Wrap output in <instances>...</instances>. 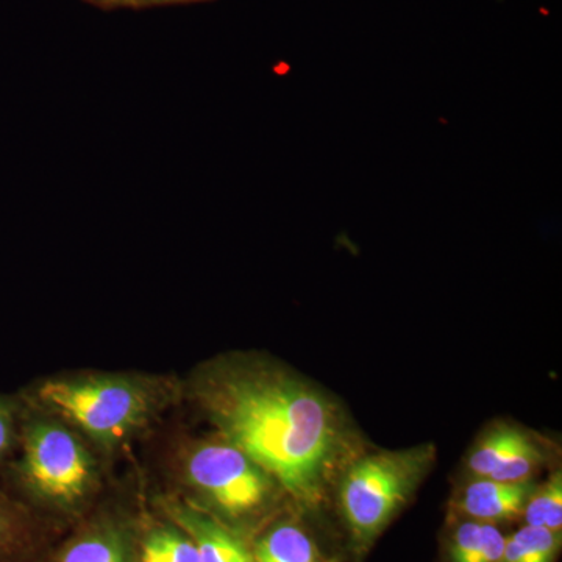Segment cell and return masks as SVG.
I'll use <instances>...</instances> for the list:
<instances>
[{
    "label": "cell",
    "mask_w": 562,
    "mask_h": 562,
    "mask_svg": "<svg viewBox=\"0 0 562 562\" xmlns=\"http://www.w3.org/2000/svg\"><path fill=\"white\" fill-rule=\"evenodd\" d=\"M94 2L102 3V5H120L124 0H94Z\"/></svg>",
    "instance_id": "ac0fdd59"
},
{
    "label": "cell",
    "mask_w": 562,
    "mask_h": 562,
    "mask_svg": "<svg viewBox=\"0 0 562 562\" xmlns=\"http://www.w3.org/2000/svg\"><path fill=\"white\" fill-rule=\"evenodd\" d=\"M171 2H188V0H124V5H143V3H171Z\"/></svg>",
    "instance_id": "e0dca14e"
},
{
    "label": "cell",
    "mask_w": 562,
    "mask_h": 562,
    "mask_svg": "<svg viewBox=\"0 0 562 562\" xmlns=\"http://www.w3.org/2000/svg\"><path fill=\"white\" fill-rule=\"evenodd\" d=\"M11 439V416L9 409L0 403V457L5 452Z\"/></svg>",
    "instance_id": "2e32d148"
},
{
    "label": "cell",
    "mask_w": 562,
    "mask_h": 562,
    "mask_svg": "<svg viewBox=\"0 0 562 562\" xmlns=\"http://www.w3.org/2000/svg\"><path fill=\"white\" fill-rule=\"evenodd\" d=\"M436 461V447L420 443L401 450L358 453L339 475V509L358 549H368L395 516Z\"/></svg>",
    "instance_id": "7a4b0ae2"
},
{
    "label": "cell",
    "mask_w": 562,
    "mask_h": 562,
    "mask_svg": "<svg viewBox=\"0 0 562 562\" xmlns=\"http://www.w3.org/2000/svg\"><path fill=\"white\" fill-rule=\"evenodd\" d=\"M41 398L66 419L103 442L117 441L138 427L147 413V395L122 379L52 380Z\"/></svg>",
    "instance_id": "3957f363"
},
{
    "label": "cell",
    "mask_w": 562,
    "mask_h": 562,
    "mask_svg": "<svg viewBox=\"0 0 562 562\" xmlns=\"http://www.w3.org/2000/svg\"><path fill=\"white\" fill-rule=\"evenodd\" d=\"M14 539H16V532H14L13 520L5 513L0 512V560L10 553Z\"/></svg>",
    "instance_id": "9a60e30c"
},
{
    "label": "cell",
    "mask_w": 562,
    "mask_h": 562,
    "mask_svg": "<svg viewBox=\"0 0 562 562\" xmlns=\"http://www.w3.org/2000/svg\"><path fill=\"white\" fill-rule=\"evenodd\" d=\"M224 441L241 450L306 509H319L357 457L341 406L302 376L269 366H233L203 391Z\"/></svg>",
    "instance_id": "6da1fadb"
},
{
    "label": "cell",
    "mask_w": 562,
    "mask_h": 562,
    "mask_svg": "<svg viewBox=\"0 0 562 562\" xmlns=\"http://www.w3.org/2000/svg\"><path fill=\"white\" fill-rule=\"evenodd\" d=\"M522 517L525 525L547 528L550 531L562 530V475L553 472L542 484H536Z\"/></svg>",
    "instance_id": "5bb4252c"
},
{
    "label": "cell",
    "mask_w": 562,
    "mask_h": 562,
    "mask_svg": "<svg viewBox=\"0 0 562 562\" xmlns=\"http://www.w3.org/2000/svg\"><path fill=\"white\" fill-rule=\"evenodd\" d=\"M139 562H201L198 547L179 525L151 528L140 543Z\"/></svg>",
    "instance_id": "4fadbf2b"
},
{
    "label": "cell",
    "mask_w": 562,
    "mask_h": 562,
    "mask_svg": "<svg viewBox=\"0 0 562 562\" xmlns=\"http://www.w3.org/2000/svg\"><path fill=\"white\" fill-rule=\"evenodd\" d=\"M506 536L497 525L464 519L449 541V562H498Z\"/></svg>",
    "instance_id": "30bf717a"
},
{
    "label": "cell",
    "mask_w": 562,
    "mask_h": 562,
    "mask_svg": "<svg viewBox=\"0 0 562 562\" xmlns=\"http://www.w3.org/2000/svg\"><path fill=\"white\" fill-rule=\"evenodd\" d=\"M91 458L65 428L38 424L25 443V475L33 490L57 503L83 497L91 482Z\"/></svg>",
    "instance_id": "5b68a950"
},
{
    "label": "cell",
    "mask_w": 562,
    "mask_h": 562,
    "mask_svg": "<svg viewBox=\"0 0 562 562\" xmlns=\"http://www.w3.org/2000/svg\"><path fill=\"white\" fill-rule=\"evenodd\" d=\"M255 562H322L319 547L301 525L280 522L255 543Z\"/></svg>",
    "instance_id": "9c48e42d"
},
{
    "label": "cell",
    "mask_w": 562,
    "mask_h": 562,
    "mask_svg": "<svg viewBox=\"0 0 562 562\" xmlns=\"http://www.w3.org/2000/svg\"><path fill=\"white\" fill-rule=\"evenodd\" d=\"M173 522L190 535L201 562H255L254 552L227 524L190 505L171 509Z\"/></svg>",
    "instance_id": "ba28073f"
},
{
    "label": "cell",
    "mask_w": 562,
    "mask_h": 562,
    "mask_svg": "<svg viewBox=\"0 0 562 562\" xmlns=\"http://www.w3.org/2000/svg\"><path fill=\"white\" fill-rule=\"evenodd\" d=\"M535 480L506 483L471 479L458 494L454 508L464 519L498 525L522 517L525 505L536 487Z\"/></svg>",
    "instance_id": "52a82bcc"
},
{
    "label": "cell",
    "mask_w": 562,
    "mask_h": 562,
    "mask_svg": "<svg viewBox=\"0 0 562 562\" xmlns=\"http://www.w3.org/2000/svg\"><path fill=\"white\" fill-rule=\"evenodd\" d=\"M55 562H135L124 532L99 527L70 541Z\"/></svg>",
    "instance_id": "8fae6325"
},
{
    "label": "cell",
    "mask_w": 562,
    "mask_h": 562,
    "mask_svg": "<svg viewBox=\"0 0 562 562\" xmlns=\"http://www.w3.org/2000/svg\"><path fill=\"white\" fill-rule=\"evenodd\" d=\"M560 550L561 532L525 525L506 538L498 562H557Z\"/></svg>",
    "instance_id": "7c38bea8"
},
{
    "label": "cell",
    "mask_w": 562,
    "mask_h": 562,
    "mask_svg": "<svg viewBox=\"0 0 562 562\" xmlns=\"http://www.w3.org/2000/svg\"><path fill=\"white\" fill-rule=\"evenodd\" d=\"M550 460L541 436L509 422H495L473 443L465 469L471 479L516 483L532 480Z\"/></svg>",
    "instance_id": "8992f818"
},
{
    "label": "cell",
    "mask_w": 562,
    "mask_h": 562,
    "mask_svg": "<svg viewBox=\"0 0 562 562\" xmlns=\"http://www.w3.org/2000/svg\"><path fill=\"white\" fill-rule=\"evenodd\" d=\"M188 476L211 506L232 520L260 513L279 486L265 469L227 441L203 443L194 450Z\"/></svg>",
    "instance_id": "277c9868"
}]
</instances>
